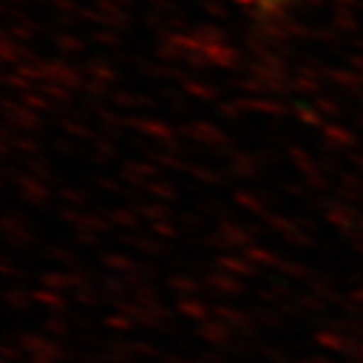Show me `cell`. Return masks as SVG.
I'll return each instance as SVG.
<instances>
[{"label": "cell", "mask_w": 363, "mask_h": 363, "mask_svg": "<svg viewBox=\"0 0 363 363\" xmlns=\"http://www.w3.org/2000/svg\"><path fill=\"white\" fill-rule=\"evenodd\" d=\"M289 0H256V5L261 7V9H265V11H276V9H280L282 5H287Z\"/></svg>", "instance_id": "6da1fadb"}]
</instances>
